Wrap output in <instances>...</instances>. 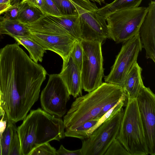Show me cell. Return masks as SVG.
<instances>
[{"mask_svg":"<svg viewBox=\"0 0 155 155\" xmlns=\"http://www.w3.org/2000/svg\"><path fill=\"white\" fill-rule=\"evenodd\" d=\"M99 119L95 118L87 121L73 129H65V137L80 139L82 140L90 135V130L98 121Z\"/></svg>","mask_w":155,"mask_h":155,"instance_id":"44dd1931","label":"cell"},{"mask_svg":"<svg viewBox=\"0 0 155 155\" xmlns=\"http://www.w3.org/2000/svg\"><path fill=\"white\" fill-rule=\"evenodd\" d=\"M71 0L78 13L81 40L102 43L110 38L106 18L96 12L98 8L95 3L90 1Z\"/></svg>","mask_w":155,"mask_h":155,"instance_id":"52a82bcc","label":"cell"},{"mask_svg":"<svg viewBox=\"0 0 155 155\" xmlns=\"http://www.w3.org/2000/svg\"><path fill=\"white\" fill-rule=\"evenodd\" d=\"M20 2L27 3L39 8L41 11L44 5V0H21Z\"/></svg>","mask_w":155,"mask_h":155,"instance_id":"d6a6232c","label":"cell"},{"mask_svg":"<svg viewBox=\"0 0 155 155\" xmlns=\"http://www.w3.org/2000/svg\"><path fill=\"white\" fill-rule=\"evenodd\" d=\"M44 5L42 10L45 15L55 16H61L52 0H44Z\"/></svg>","mask_w":155,"mask_h":155,"instance_id":"83f0119b","label":"cell"},{"mask_svg":"<svg viewBox=\"0 0 155 155\" xmlns=\"http://www.w3.org/2000/svg\"><path fill=\"white\" fill-rule=\"evenodd\" d=\"M148 7H140L120 10L106 17L110 38L117 43H124L138 34Z\"/></svg>","mask_w":155,"mask_h":155,"instance_id":"5b68a950","label":"cell"},{"mask_svg":"<svg viewBox=\"0 0 155 155\" xmlns=\"http://www.w3.org/2000/svg\"><path fill=\"white\" fill-rule=\"evenodd\" d=\"M61 16L78 15V11L71 0H52Z\"/></svg>","mask_w":155,"mask_h":155,"instance_id":"603a6c76","label":"cell"},{"mask_svg":"<svg viewBox=\"0 0 155 155\" xmlns=\"http://www.w3.org/2000/svg\"><path fill=\"white\" fill-rule=\"evenodd\" d=\"M70 55L81 72L83 59V49L81 40H75Z\"/></svg>","mask_w":155,"mask_h":155,"instance_id":"d4e9b609","label":"cell"},{"mask_svg":"<svg viewBox=\"0 0 155 155\" xmlns=\"http://www.w3.org/2000/svg\"><path fill=\"white\" fill-rule=\"evenodd\" d=\"M0 108H1L0 107ZM1 109H2V108H1Z\"/></svg>","mask_w":155,"mask_h":155,"instance_id":"b9f144b4","label":"cell"},{"mask_svg":"<svg viewBox=\"0 0 155 155\" xmlns=\"http://www.w3.org/2000/svg\"><path fill=\"white\" fill-rule=\"evenodd\" d=\"M59 74L70 95L74 98L82 95L81 72L70 55L63 60L62 70Z\"/></svg>","mask_w":155,"mask_h":155,"instance_id":"5bb4252c","label":"cell"},{"mask_svg":"<svg viewBox=\"0 0 155 155\" xmlns=\"http://www.w3.org/2000/svg\"><path fill=\"white\" fill-rule=\"evenodd\" d=\"M10 2V0H0V4L9 3Z\"/></svg>","mask_w":155,"mask_h":155,"instance_id":"8d00e7d4","label":"cell"},{"mask_svg":"<svg viewBox=\"0 0 155 155\" xmlns=\"http://www.w3.org/2000/svg\"><path fill=\"white\" fill-rule=\"evenodd\" d=\"M1 34V24L0 21V35Z\"/></svg>","mask_w":155,"mask_h":155,"instance_id":"ab89813d","label":"cell"},{"mask_svg":"<svg viewBox=\"0 0 155 155\" xmlns=\"http://www.w3.org/2000/svg\"><path fill=\"white\" fill-rule=\"evenodd\" d=\"M0 19L1 34L31 39V32L27 25L18 20H8L3 17Z\"/></svg>","mask_w":155,"mask_h":155,"instance_id":"e0dca14e","label":"cell"},{"mask_svg":"<svg viewBox=\"0 0 155 155\" xmlns=\"http://www.w3.org/2000/svg\"><path fill=\"white\" fill-rule=\"evenodd\" d=\"M142 70L137 62L127 75L123 87L127 97L136 98L144 86L141 77Z\"/></svg>","mask_w":155,"mask_h":155,"instance_id":"9a60e30c","label":"cell"},{"mask_svg":"<svg viewBox=\"0 0 155 155\" xmlns=\"http://www.w3.org/2000/svg\"><path fill=\"white\" fill-rule=\"evenodd\" d=\"M17 43L23 45L28 51L30 58L35 62H41L46 50L34 40L29 38L15 37L13 38Z\"/></svg>","mask_w":155,"mask_h":155,"instance_id":"ffe728a7","label":"cell"},{"mask_svg":"<svg viewBox=\"0 0 155 155\" xmlns=\"http://www.w3.org/2000/svg\"><path fill=\"white\" fill-rule=\"evenodd\" d=\"M83 59L81 78L83 89L88 93L102 83L104 69L101 45L97 41L81 40Z\"/></svg>","mask_w":155,"mask_h":155,"instance_id":"8992f818","label":"cell"},{"mask_svg":"<svg viewBox=\"0 0 155 155\" xmlns=\"http://www.w3.org/2000/svg\"><path fill=\"white\" fill-rule=\"evenodd\" d=\"M19 7L18 20L25 25L36 22L45 15L39 8L27 3L20 2Z\"/></svg>","mask_w":155,"mask_h":155,"instance_id":"ac0fdd59","label":"cell"},{"mask_svg":"<svg viewBox=\"0 0 155 155\" xmlns=\"http://www.w3.org/2000/svg\"><path fill=\"white\" fill-rule=\"evenodd\" d=\"M94 1L97 2L100 5H101V3H104L105 0H94Z\"/></svg>","mask_w":155,"mask_h":155,"instance_id":"74e56055","label":"cell"},{"mask_svg":"<svg viewBox=\"0 0 155 155\" xmlns=\"http://www.w3.org/2000/svg\"><path fill=\"white\" fill-rule=\"evenodd\" d=\"M21 2V0H10V4L12 5H18Z\"/></svg>","mask_w":155,"mask_h":155,"instance_id":"d590c367","label":"cell"},{"mask_svg":"<svg viewBox=\"0 0 155 155\" xmlns=\"http://www.w3.org/2000/svg\"><path fill=\"white\" fill-rule=\"evenodd\" d=\"M142 49L138 34L123 43L110 73L104 77L105 82L123 87L126 76L137 62Z\"/></svg>","mask_w":155,"mask_h":155,"instance_id":"9c48e42d","label":"cell"},{"mask_svg":"<svg viewBox=\"0 0 155 155\" xmlns=\"http://www.w3.org/2000/svg\"><path fill=\"white\" fill-rule=\"evenodd\" d=\"M126 94L124 88L103 82L97 88L77 97L64 117L65 129H73L94 119L107 104L118 102Z\"/></svg>","mask_w":155,"mask_h":155,"instance_id":"3957f363","label":"cell"},{"mask_svg":"<svg viewBox=\"0 0 155 155\" xmlns=\"http://www.w3.org/2000/svg\"><path fill=\"white\" fill-rule=\"evenodd\" d=\"M46 15L51 21L65 30L70 35L76 39H80L79 15L67 16Z\"/></svg>","mask_w":155,"mask_h":155,"instance_id":"2e32d148","label":"cell"},{"mask_svg":"<svg viewBox=\"0 0 155 155\" xmlns=\"http://www.w3.org/2000/svg\"><path fill=\"white\" fill-rule=\"evenodd\" d=\"M17 128L15 126L14 130L9 155H20V143Z\"/></svg>","mask_w":155,"mask_h":155,"instance_id":"f1b7e54d","label":"cell"},{"mask_svg":"<svg viewBox=\"0 0 155 155\" xmlns=\"http://www.w3.org/2000/svg\"><path fill=\"white\" fill-rule=\"evenodd\" d=\"M19 5H13L9 7L4 12V18L8 20H18Z\"/></svg>","mask_w":155,"mask_h":155,"instance_id":"f546056e","label":"cell"},{"mask_svg":"<svg viewBox=\"0 0 155 155\" xmlns=\"http://www.w3.org/2000/svg\"><path fill=\"white\" fill-rule=\"evenodd\" d=\"M31 39L45 50L52 51L60 55L63 60L70 55L76 40L67 35H49L31 32Z\"/></svg>","mask_w":155,"mask_h":155,"instance_id":"7c38bea8","label":"cell"},{"mask_svg":"<svg viewBox=\"0 0 155 155\" xmlns=\"http://www.w3.org/2000/svg\"><path fill=\"white\" fill-rule=\"evenodd\" d=\"M149 154L155 155V95L149 87L143 86L137 97Z\"/></svg>","mask_w":155,"mask_h":155,"instance_id":"8fae6325","label":"cell"},{"mask_svg":"<svg viewBox=\"0 0 155 155\" xmlns=\"http://www.w3.org/2000/svg\"><path fill=\"white\" fill-rule=\"evenodd\" d=\"M148 11L142 22L138 34L146 57L155 62V2L148 4Z\"/></svg>","mask_w":155,"mask_h":155,"instance_id":"4fadbf2b","label":"cell"},{"mask_svg":"<svg viewBox=\"0 0 155 155\" xmlns=\"http://www.w3.org/2000/svg\"><path fill=\"white\" fill-rule=\"evenodd\" d=\"M123 112L122 108L100 125L88 137L82 140L81 150L82 155H104L118 134Z\"/></svg>","mask_w":155,"mask_h":155,"instance_id":"ba28073f","label":"cell"},{"mask_svg":"<svg viewBox=\"0 0 155 155\" xmlns=\"http://www.w3.org/2000/svg\"><path fill=\"white\" fill-rule=\"evenodd\" d=\"M47 74L17 43L0 49V107L8 120L15 123L26 117Z\"/></svg>","mask_w":155,"mask_h":155,"instance_id":"6da1fadb","label":"cell"},{"mask_svg":"<svg viewBox=\"0 0 155 155\" xmlns=\"http://www.w3.org/2000/svg\"><path fill=\"white\" fill-rule=\"evenodd\" d=\"M126 94L123 96L113 107L105 113L98 120L97 123L90 130L91 135L93 132L104 121L108 120L116 114L125 104Z\"/></svg>","mask_w":155,"mask_h":155,"instance_id":"cb8c5ba5","label":"cell"},{"mask_svg":"<svg viewBox=\"0 0 155 155\" xmlns=\"http://www.w3.org/2000/svg\"><path fill=\"white\" fill-rule=\"evenodd\" d=\"M84 0V1H89L90 0H91V1H93V2H94V0Z\"/></svg>","mask_w":155,"mask_h":155,"instance_id":"60d3db41","label":"cell"},{"mask_svg":"<svg viewBox=\"0 0 155 155\" xmlns=\"http://www.w3.org/2000/svg\"><path fill=\"white\" fill-rule=\"evenodd\" d=\"M4 113H5V112L3 110L0 108V118L2 117Z\"/></svg>","mask_w":155,"mask_h":155,"instance_id":"f35d334b","label":"cell"},{"mask_svg":"<svg viewBox=\"0 0 155 155\" xmlns=\"http://www.w3.org/2000/svg\"><path fill=\"white\" fill-rule=\"evenodd\" d=\"M104 155H130L116 138L111 143Z\"/></svg>","mask_w":155,"mask_h":155,"instance_id":"484cf974","label":"cell"},{"mask_svg":"<svg viewBox=\"0 0 155 155\" xmlns=\"http://www.w3.org/2000/svg\"><path fill=\"white\" fill-rule=\"evenodd\" d=\"M17 128L20 143V155H29L40 145L64 138V124L60 117L39 108L31 110Z\"/></svg>","mask_w":155,"mask_h":155,"instance_id":"7a4b0ae2","label":"cell"},{"mask_svg":"<svg viewBox=\"0 0 155 155\" xmlns=\"http://www.w3.org/2000/svg\"><path fill=\"white\" fill-rule=\"evenodd\" d=\"M118 102H114L105 105L94 118L99 119L105 113L113 107Z\"/></svg>","mask_w":155,"mask_h":155,"instance_id":"836d02e7","label":"cell"},{"mask_svg":"<svg viewBox=\"0 0 155 155\" xmlns=\"http://www.w3.org/2000/svg\"><path fill=\"white\" fill-rule=\"evenodd\" d=\"M29 155H56V150L49 142H46L34 149Z\"/></svg>","mask_w":155,"mask_h":155,"instance_id":"4316f807","label":"cell"},{"mask_svg":"<svg viewBox=\"0 0 155 155\" xmlns=\"http://www.w3.org/2000/svg\"><path fill=\"white\" fill-rule=\"evenodd\" d=\"M126 98L117 138L130 155H148L145 132L136 98Z\"/></svg>","mask_w":155,"mask_h":155,"instance_id":"277c9868","label":"cell"},{"mask_svg":"<svg viewBox=\"0 0 155 155\" xmlns=\"http://www.w3.org/2000/svg\"><path fill=\"white\" fill-rule=\"evenodd\" d=\"M70 99L68 89L59 74L49 75L40 96L43 110L51 115L61 117L66 113L67 103Z\"/></svg>","mask_w":155,"mask_h":155,"instance_id":"30bf717a","label":"cell"},{"mask_svg":"<svg viewBox=\"0 0 155 155\" xmlns=\"http://www.w3.org/2000/svg\"><path fill=\"white\" fill-rule=\"evenodd\" d=\"M143 0H114L110 3L98 8L96 12L106 17L107 15L116 12L139 7Z\"/></svg>","mask_w":155,"mask_h":155,"instance_id":"d6986e66","label":"cell"},{"mask_svg":"<svg viewBox=\"0 0 155 155\" xmlns=\"http://www.w3.org/2000/svg\"><path fill=\"white\" fill-rule=\"evenodd\" d=\"M7 120L4 113L0 118V155H2L1 140L2 134L6 127Z\"/></svg>","mask_w":155,"mask_h":155,"instance_id":"1f68e13d","label":"cell"},{"mask_svg":"<svg viewBox=\"0 0 155 155\" xmlns=\"http://www.w3.org/2000/svg\"><path fill=\"white\" fill-rule=\"evenodd\" d=\"M56 155H82V154L81 149L70 150L66 149L61 145L59 149L56 150Z\"/></svg>","mask_w":155,"mask_h":155,"instance_id":"4dcf8cb0","label":"cell"},{"mask_svg":"<svg viewBox=\"0 0 155 155\" xmlns=\"http://www.w3.org/2000/svg\"><path fill=\"white\" fill-rule=\"evenodd\" d=\"M14 124L7 120L6 127L2 137V155H9L13 131L16 126Z\"/></svg>","mask_w":155,"mask_h":155,"instance_id":"7402d4cb","label":"cell"},{"mask_svg":"<svg viewBox=\"0 0 155 155\" xmlns=\"http://www.w3.org/2000/svg\"><path fill=\"white\" fill-rule=\"evenodd\" d=\"M11 6L10 3L0 4V15L4 13Z\"/></svg>","mask_w":155,"mask_h":155,"instance_id":"e575fe53","label":"cell"}]
</instances>
